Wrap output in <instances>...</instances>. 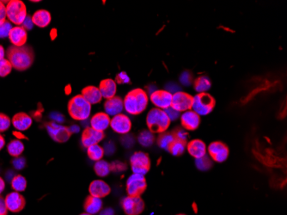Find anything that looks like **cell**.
Segmentation results:
<instances>
[{"instance_id": "6da1fadb", "label": "cell", "mask_w": 287, "mask_h": 215, "mask_svg": "<svg viewBox=\"0 0 287 215\" xmlns=\"http://www.w3.org/2000/svg\"><path fill=\"white\" fill-rule=\"evenodd\" d=\"M6 56L12 68L18 72L28 70L34 64V53L30 46H11L6 51Z\"/></svg>"}, {"instance_id": "7a4b0ae2", "label": "cell", "mask_w": 287, "mask_h": 215, "mask_svg": "<svg viewBox=\"0 0 287 215\" xmlns=\"http://www.w3.org/2000/svg\"><path fill=\"white\" fill-rule=\"evenodd\" d=\"M124 109L130 115H140L148 105V96L142 89H134L125 97Z\"/></svg>"}, {"instance_id": "3957f363", "label": "cell", "mask_w": 287, "mask_h": 215, "mask_svg": "<svg viewBox=\"0 0 287 215\" xmlns=\"http://www.w3.org/2000/svg\"><path fill=\"white\" fill-rule=\"evenodd\" d=\"M147 124L152 134H163L169 129L170 120L164 110L155 108L148 113Z\"/></svg>"}, {"instance_id": "277c9868", "label": "cell", "mask_w": 287, "mask_h": 215, "mask_svg": "<svg viewBox=\"0 0 287 215\" xmlns=\"http://www.w3.org/2000/svg\"><path fill=\"white\" fill-rule=\"evenodd\" d=\"M67 109L70 117L74 120H85L90 117L91 104L83 96L77 95L69 101Z\"/></svg>"}, {"instance_id": "5b68a950", "label": "cell", "mask_w": 287, "mask_h": 215, "mask_svg": "<svg viewBox=\"0 0 287 215\" xmlns=\"http://www.w3.org/2000/svg\"><path fill=\"white\" fill-rule=\"evenodd\" d=\"M6 17L9 22L17 26L23 25L27 17V8L25 4L21 0L9 1L6 6Z\"/></svg>"}, {"instance_id": "8992f818", "label": "cell", "mask_w": 287, "mask_h": 215, "mask_svg": "<svg viewBox=\"0 0 287 215\" xmlns=\"http://www.w3.org/2000/svg\"><path fill=\"white\" fill-rule=\"evenodd\" d=\"M215 107V99L208 93H199L193 98L192 109L197 115H209Z\"/></svg>"}, {"instance_id": "52a82bcc", "label": "cell", "mask_w": 287, "mask_h": 215, "mask_svg": "<svg viewBox=\"0 0 287 215\" xmlns=\"http://www.w3.org/2000/svg\"><path fill=\"white\" fill-rule=\"evenodd\" d=\"M130 165L133 174H139L145 176L151 169L149 155L143 151H137L130 158Z\"/></svg>"}, {"instance_id": "ba28073f", "label": "cell", "mask_w": 287, "mask_h": 215, "mask_svg": "<svg viewBox=\"0 0 287 215\" xmlns=\"http://www.w3.org/2000/svg\"><path fill=\"white\" fill-rule=\"evenodd\" d=\"M147 179L143 175L132 174L127 181V193L129 196H140L147 190Z\"/></svg>"}, {"instance_id": "9c48e42d", "label": "cell", "mask_w": 287, "mask_h": 215, "mask_svg": "<svg viewBox=\"0 0 287 215\" xmlns=\"http://www.w3.org/2000/svg\"><path fill=\"white\" fill-rule=\"evenodd\" d=\"M121 207L127 215H139L144 212L146 204L140 196H127L121 201Z\"/></svg>"}, {"instance_id": "30bf717a", "label": "cell", "mask_w": 287, "mask_h": 215, "mask_svg": "<svg viewBox=\"0 0 287 215\" xmlns=\"http://www.w3.org/2000/svg\"><path fill=\"white\" fill-rule=\"evenodd\" d=\"M46 129L48 130L50 137L58 143H65L69 140L71 136V131L67 127L61 126L56 122H48L46 124Z\"/></svg>"}, {"instance_id": "8fae6325", "label": "cell", "mask_w": 287, "mask_h": 215, "mask_svg": "<svg viewBox=\"0 0 287 215\" xmlns=\"http://www.w3.org/2000/svg\"><path fill=\"white\" fill-rule=\"evenodd\" d=\"M193 97L188 93L178 91L172 95L171 107L178 112H185L192 109Z\"/></svg>"}, {"instance_id": "7c38bea8", "label": "cell", "mask_w": 287, "mask_h": 215, "mask_svg": "<svg viewBox=\"0 0 287 215\" xmlns=\"http://www.w3.org/2000/svg\"><path fill=\"white\" fill-rule=\"evenodd\" d=\"M110 127L114 131L120 134H127L132 129V121L130 118L124 114L113 116L110 120Z\"/></svg>"}, {"instance_id": "4fadbf2b", "label": "cell", "mask_w": 287, "mask_h": 215, "mask_svg": "<svg viewBox=\"0 0 287 215\" xmlns=\"http://www.w3.org/2000/svg\"><path fill=\"white\" fill-rule=\"evenodd\" d=\"M6 208L12 212H19L24 209L26 200L21 194L16 191L9 193L5 198Z\"/></svg>"}, {"instance_id": "5bb4252c", "label": "cell", "mask_w": 287, "mask_h": 215, "mask_svg": "<svg viewBox=\"0 0 287 215\" xmlns=\"http://www.w3.org/2000/svg\"><path fill=\"white\" fill-rule=\"evenodd\" d=\"M208 153L210 158L214 161L218 163L225 162L229 157L228 146L220 141H215L209 145Z\"/></svg>"}, {"instance_id": "9a60e30c", "label": "cell", "mask_w": 287, "mask_h": 215, "mask_svg": "<svg viewBox=\"0 0 287 215\" xmlns=\"http://www.w3.org/2000/svg\"><path fill=\"white\" fill-rule=\"evenodd\" d=\"M105 138L103 132L96 131L95 129L88 127L83 131L81 136L82 145L88 148L91 145H97Z\"/></svg>"}, {"instance_id": "2e32d148", "label": "cell", "mask_w": 287, "mask_h": 215, "mask_svg": "<svg viewBox=\"0 0 287 215\" xmlns=\"http://www.w3.org/2000/svg\"><path fill=\"white\" fill-rule=\"evenodd\" d=\"M150 99L152 101V104H154L158 109L164 110L171 106L172 94L165 89L155 90L154 93L151 94Z\"/></svg>"}, {"instance_id": "e0dca14e", "label": "cell", "mask_w": 287, "mask_h": 215, "mask_svg": "<svg viewBox=\"0 0 287 215\" xmlns=\"http://www.w3.org/2000/svg\"><path fill=\"white\" fill-rule=\"evenodd\" d=\"M10 42L15 47H23L25 46L28 41V32L23 26H16L10 31L8 36Z\"/></svg>"}, {"instance_id": "ac0fdd59", "label": "cell", "mask_w": 287, "mask_h": 215, "mask_svg": "<svg viewBox=\"0 0 287 215\" xmlns=\"http://www.w3.org/2000/svg\"><path fill=\"white\" fill-rule=\"evenodd\" d=\"M89 192L90 196L101 199L110 195L111 189L110 185L102 180H94L89 186Z\"/></svg>"}, {"instance_id": "d6986e66", "label": "cell", "mask_w": 287, "mask_h": 215, "mask_svg": "<svg viewBox=\"0 0 287 215\" xmlns=\"http://www.w3.org/2000/svg\"><path fill=\"white\" fill-rule=\"evenodd\" d=\"M181 121L184 129L194 131L200 127V116L193 110H188L181 115Z\"/></svg>"}, {"instance_id": "ffe728a7", "label": "cell", "mask_w": 287, "mask_h": 215, "mask_svg": "<svg viewBox=\"0 0 287 215\" xmlns=\"http://www.w3.org/2000/svg\"><path fill=\"white\" fill-rule=\"evenodd\" d=\"M110 116L106 113L99 112L90 119V128L96 131L103 132L110 126Z\"/></svg>"}, {"instance_id": "44dd1931", "label": "cell", "mask_w": 287, "mask_h": 215, "mask_svg": "<svg viewBox=\"0 0 287 215\" xmlns=\"http://www.w3.org/2000/svg\"><path fill=\"white\" fill-rule=\"evenodd\" d=\"M32 122V118L25 112L17 113L12 119V125L18 131L28 130L31 127Z\"/></svg>"}, {"instance_id": "7402d4cb", "label": "cell", "mask_w": 287, "mask_h": 215, "mask_svg": "<svg viewBox=\"0 0 287 215\" xmlns=\"http://www.w3.org/2000/svg\"><path fill=\"white\" fill-rule=\"evenodd\" d=\"M104 109L105 113L110 116H115L121 114V112L124 109L123 100L120 97H114L107 99L105 102Z\"/></svg>"}, {"instance_id": "603a6c76", "label": "cell", "mask_w": 287, "mask_h": 215, "mask_svg": "<svg viewBox=\"0 0 287 215\" xmlns=\"http://www.w3.org/2000/svg\"><path fill=\"white\" fill-rule=\"evenodd\" d=\"M98 89L101 93V97L107 100V99L116 97L117 84L116 81L111 78H106V79L101 80Z\"/></svg>"}, {"instance_id": "cb8c5ba5", "label": "cell", "mask_w": 287, "mask_h": 215, "mask_svg": "<svg viewBox=\"0 0 287 215\" xmlns=\"http://www.w3.org/2000/svg\"><path fill=\"white\" fill-rule=\"evenodd\" d=\"M188 151L192 157H194L195 160L200 159L206 155V145L202 140H191L188 144Z\"/></svg>"}, {"instance_id": "d4e9b609", "label": "cell", "mask_w": 287, "mask_h": 215, "mask_svg": "<svg viewBox=\"0 0 287 215\" xmlns=\"http://www.w3.org/2000/svg\"><path fill=\"white\" fill-rule=\"evenodd\" d=\"M31 20L34 25H37L39 28H46L50 24L52 17L49 11L42 9L34 12L31 17Z\"/></svg>"}, {"instance_id": "484cf974", "label": "cell", "mask_w": 287, "mask_h": 215, "mask_svg": "<svg viewBox=\"0 0 287 215\" xmlns=\"http://www.w3.org/2000/svg\"><path fill=\"white\" fill-rule=\"evenodd\" d=\"M82 96L90 104H99L102 99L98 88L93 85H89L82 89Z\"/></svg>"}, {"instance_id": "4316f807", "label": "cell", "mask_w": 287, "mask_h": 215, "mask_svg": "<svg viewBox=\"0 0 287 215\" xmlns=\"http://www.w3.org/2000/svg\"><path fill=\"white\" fill-rule=\"evenodd\" d=\"M102 208V201L101 199L96 198L92 196H89L85 199L84 203V209L85 212L93 215L98 213Z\"/></svg>"}, {"instance_id": "83f0119b", "label": "cell", "mask_w": 287, "mask_h": 215, "mask_svg": "<svg viewBox=\"0 0 287 215\" xmlns=\"http://www.w3.org/2000/svg\"><path fill=\"white\" fill-rule=\"evenodd\" d=\"M23 151H24V145L21 140H12L7 145V151L13 158L21 156V154L23 153Z\"/></svg>"}, {"instance_id": "f1b7e54d", "label": "cell", "mask_w": 287, "mask_h": 215, "mask_svg": "<svg viewBox=\"0 0 287 215\" xmlns=\"http://www.w3.org/2000/svg\"><path fill=\"white\" fill-rule=\"evenodd\" d=\"M211 85L210 79L206 76H200L194 81V89L199 93H206Z\"/></svg>"}, {"instance_id": "f546056e", "label": "cell", "mask_w": 287, "mask_h": 215, "mask_svg": "<svg viewBox=\"0 0 287 215\" xmlns=\"http://www.w3.org/2000/svg\"><path fill=\"white\" fill-rule=\"evenodd\" d=\"M88 157L90 158V160L93 161H99L102 160V158L104 156V149L101 147V145H91L87 148Z\"/></svg>"}, {"instance_id": "4dcf8cb0", "label": "cell", "mask_w": 287, "mask_h": 215, "mask_svg": "<svg viewBox=\"0 0 287 215\" xmlns=\"http://www.w3.org/2000/svg\"><path fill=\"white\" fill-rule=\"evenodd\" d=\"M175 140L173 133L164 132V133L159 135V137L158 139V145H159V147H161V148L168 151L169 146H170V145Z\"/></svg>"}, {"instance_id": "1f68e13d", "label": "cell", "mask_w": 287, "mask_h": 215, "mask_svg": "<svg viewBox=\"0 0 287 215\" xmlns=\"http://www.w3.org/2000/svg\"><path fill=\"white\" fill-rule=\"evenodd\" d=\"M11 185L14 191L20 193V192H23L26 190L27 180L22 175H17V176H13Z\"/></svg>"}, {"instance_id": "d6a6232c", "label": "cell", "mask_w": 287, "mask_h": 215, "mask_svg": "<svg viewBox=\"0 0 287 215\" xmlns=\"http://www.w3.org/2000/svg\"><path fill=\"white\" fill-rule=\"evenodd\" d=\"M94 171L97 176L104 177L110 173V165L105 160H99L94 165Z\"/></svg>"}, {"instance_id": "836d02e7", "label": "cell", "mask_w": 287, "mask_h": 215, "mask_svg": "<svg viewBox=\"0 0 287 215\" xmlns=\"http://www.w3.org/2000/svg\"><path fill=\"white\" fill-rule=\"evenodd\" d=\"M138 141L141 145H143L145 147H149L151 145H153V143L155 141V137L154 134L149 130H145L141 132L138 137Z\"/></svg>"}, {"instance_id": "e575fe53", "label": "cell", "mask_w": 287, "mask_h": 215, "mask_svg": "<svg viewBox=\"0 0 287 215\" xmlns=\"http://www.w3.org/2000/svg\"><path fill=\"white\" fill-rule=\"evenodd\" d=\"M185 148H186V143L175 140L169 146L168 151L174 156H180L184 152Z\"/></svg>"}, {"instance_id": "d590c367", "label": "cell", "mask_w": 287, "mask_h": 215, "mask_svg": "<svg viewBox=\"0 0 287 215\" xmlns=\"http://www.w3.org/2000/svg\"><path fill=\"white\" fill-rule=\"evenodd\" d=\"M195 165H196L198 170L201 171H206L211 169V166H212V161H211L210 157L205 155L200 159L195 160Z\"/></svg>"}, {"instance_id": "8d00e7d4", "label": "cell", "mask_w": 287, "mask_h": 215, "mask_svg": "<svg viewBox=\"0 0 287 215\" xmlns=\"http://www.w3.org/2000/svg\"><path fill=\"white\" fill-rule=\"evenodd\" d=\"M12 66L7 59L0 60V78H6L12 73Z\"/></svg>"}, {"instance_id": "74e56055", "label": "cell", "mask_w": 287, "mask_h": 215, "mask_svg": "<svg viewBox=\"0 0 287 215\" xmlns=\"http://www.w3.org/2000/svg\"><path fill=\"white\" fill-rule=\"evenodd\" d=\"M12 124V120L8 115L0 113V133L7 131Z\"/></svg>"}, {"instance_id": "f35d334b", "label": "cell", "mask_w": 287, "mask_h": 215, "mask_svg": "<svg viewBox=\"0 0 287 215\" xmlns=\"http://www.w3.org/2000/svg\"><path fill=\"white\" fill-rule=\"evenodd\" d=\"M13 28L12 22H9L7 20L4 22H0V38H6L8 37L10 31Z\"/></svg>"}, {"instance_id": "ab89813d", "label": "cell", "mask_w": 287, "mask_h": 215, "mask_svg": "<svg viewBox=\"0 0 287 215\" xmlns=\"http://www.w3.org/2000/svg\"><path fill=\"white\" fill-rule=\"evenodd\" d=\"M110 165V171H113V172H122L127 170V165L121 161H114Z\"/></svg>"}, {"instance_id": "60d3db41", "label": "cell", "mask_w": 287, "mask_h": 215, "mask_svg": "<svg viewBox=\"0 0 287 215\" xmlns=\"http://www.w3.org/2000/svg\"><path fill=\"white\" fill-rule=\"evenodd\" d=\"M173 134H174V137H175V140H180V141L185 143L187 142L188 137H189L188 133L182 129H175V131L173 132Z\"/></svg>"}, {"instance_id": "b9f144b4", "label": "cell", "mask_w": 287, "mask_h": 215, "mask_svg": "<svg viewBox=\"0 0 287 215\" xmlns=\"http://www.w3.org/2000/svg\"><path fill=\"white\" fill-rule=\"evenodd\" d=\"M193 81V77H192L191 73L189 72H184L182 73L180 76L181 84L185 85V86H189L192 84Z\"/></svg>"}, {"instance_id": "7bdbcfd3", "label": "cell", "mask_w": 287, "mask_h": 215, "mask_svg": "<svg viewBox=\"0 0 287 215\" xmlns=\"http://www.w3.org/2000/svg\"><path fill=\"white\" fill-rule=\"evenodd\" d=\"M164 112L166 113L167 116L169 117L170 121L171 120H176L178 118L180 117V112L176 111L171 106L168 108V109H164Z\"/></svg>"}, {"instance_id": "ee69618b", "label": "cell", "mask_w": 287, "mask_h": 215, "mask_svg": "<svg viewBox=\"0 0 287 215\" xmlns=\"http://www.w3.org/2000/svg\"><path fill=\"white\" fill-rule=\"evenodd\" d=\"M12 165L16 168L17 170H23V168L25 167L26 161L25 159L23 157H17L14 158V160L12 161Z\"/></svg>"}, {"instance_id": "f6af8a7d", "label": "cell", "mask_w": 287, "mask_h": 215, "mask_svg": "<svg viewBox=\"0 0 287 215\" xmlns=\"http://www.w3.org/2000/svg\"><path fill=\"white\" fill-rule=\"evenodd\" d=\"M116 83L119 84H128L130 83V78L125 72H121L116 75Z\"/></svg>"}, {"instance_id": "bcb514c9", "label": "cell", "mask_w": 287, "mask_h": 215, "mask_svg": "<svg viewBox=\"0 0 287 215\" xmlns=\"http://www.w3.org/2000/svg\"><path fill=\"white\" fill-rule=\"evenodd\" d=\"M167 91H169V93H171L172 95L173 94H175V93H178V91H180V87L177 84H175V83H169V84H167L166 85Z\"/></svg>"}, {"instance_id": "7dc6e473", "label": "cell", "mask_w": 287, "mask_h": 215, "mask_svg": "<svg viewBox=\"0 0 287 215\" xmlns=\"http://www.w3.org/2000/svg\"><path fill=\"white\" fill-rule=\"evenodd\" d=\"M0 215H8V210L6 208L5 198L0 196Z\"/></svg>"}, {"instance_id": "c3c4849f", "label": "cell", "mask_w": 287, "mask_h": 215, "mask_svg": "<svg viewBox=\"0 0 287 215\" xmlns=\"http://www.w3.org/2000/svg\"><path fill=\"white\" fill-rule=\"evenodd\" d=\"M6 6L2 1H0V22L6 20Z\"/></svg>"}, {"instance_id": "681fc988", "label": "cell", "mask_w": 287, "mask_h": 215, "mask_svg": "<svg viewBox=\"0 0 287 215\" xmlns=\"http://www.w3.org/2000/svg\"><path fill=\"white\" fill-rule=\"evenodd\" d=\"M33 25H34V24H33V22H32L31 17L27 16L25 21L23 22V25L22 26L27 30V29H30Z\"/></svg>"}, {"instance_id": "f907efd6", "label": "cell", "mask_w": 287, "mask_h": 215, "mask_svg": "<svg viewBox=\"0 0 287 215\" xmlns=\"http://www.w3.org/2000/svg\"><path fill=\"white\" fill-rule=\"evenodd\" d=\"M106 148L104 149V152L106 151L109 155L112 154L114 151H115V145H113V143L110 142L106 144L105 145Z\"/></svg>"}, {"instance_id": "816d5d0a", "label": "cell", "mask_w": 287, "mask_h": 215, "mask_svg": "<svg viewBox=\"0 0 287 215\" xmlns=\"http://www.w3.org/2000/svg\"><path fill=\"white\" fill-rule=\"evenodd\" d=\"M6 189V182L4 181V179L0 176V196L3 193L4 190Z\"/></svg>"}, {"instance_id": "f5cc1de1", "label": "cell", "mask_w": 287, "mask_h": 215, "mask_svg": "<svg viewBox=\"0 0 287 215\" xmlns=\"http://www.w3.org/2000/svg\"><path fill=\"white\" fill-rule=\"evenodd\" d=\"M101 215H114V211L112 208H106L103 211H101Z\"/></svg>"}, {"instance_id": "db71d44e", "label": "cell", "mask_w": 287, "mask_h": 215, "mask_svg": "<svg viewBox=\"0 0 287 215\" xmlns=\"http://www.w3.org/2000/svg\"><path fill=\"white\" fill-rule=\"evenodd\" d=\"M5 145H6L5 138L3 137L2 134H0V151L5 147Z\"/></svg>"}, {"instance_id": "11a10c76", "label": "cell", "mask_w": 287, "mask_h": 215, "mask_svg": "<svg viewBox=\"0 0 287 215\" xmlns=\"http://www.w3.org/2000/svg\"><path fill=\"white\" fill-rule=\"evenodd\" d=\"M5 55H6V50L3 48V46L0 45V60L5 59Z\"/></svg>"}, {"instance_id": "9f6ffc18", "label": "cell", "mask_w": 287, "mask_h": 215, "mask_svg": "<svg viewBox=\"0 0 287 215\" xmlns=\"http://www.w3.org/2000/svg\"><path fill=\"white\" fill-rule=\"evenodd\" d=\"M79 215H91V214H90V213H88V212H83V213H81V214H79Z\"/></svg>"}, {"instance_id": "6f0895ef", "label": "cell", "mask_w": 287, "mask_h": 215, "mask_svg": "<svg viewBox=\"0 0 287 215\" xmlns=\"http://www.w3.org/2000/svg\"><path fill=\"white\" fill-rule=\"evenodd\" d=\"M177 215H186V214H183V213H180V214H177Z\"/></svg>"}]
</instances>
